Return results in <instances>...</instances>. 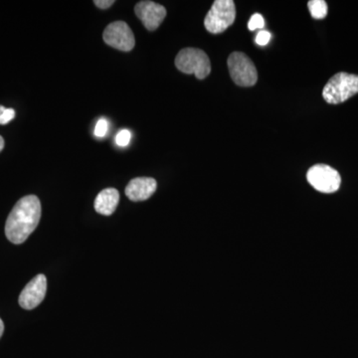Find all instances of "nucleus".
I'll use <instances>...</instances> for the list:
<instances>
[{"label": "nucleus", "mask_w": 358, "mask_h": 358, "mask_svg": "<svg viewBox=\"0 0 358 358\" xmlns=\"http://www.w3.org/2000/svg\"><path fill=\"white\" fill-rule=\"evenodd\" d=\"M230 76L240 87H252L258 81V73L253 61L242 52L231 54L227 61Z\"/></svg>", "instance_id": "39448f33"}, {"label": "nucleus", "mask_w": 358, "mask_h": 358, "mask_svg": "<svg viewBox=\"0 0 358 358\" xmlns=\"http://www.w3.org/2000/svg\"><path fill=\"white\" fill-rule=\"evenodd\" d=\"M265 26V20L261 14L256 13L252 15L250 18L248 23V28L250 31H255L257 29H262Z\"/></svg>", "instance_id": "ddd939ff"}, {"label": "nucleus", "mask_w": 358, "mask_h": 358, "mask_svg": "<svg viewBox=\"0 0 358 358\" xmlns=\"http://www.w3.org/2000/svg\"><path fill=\"white\" fill-rule=\"evenodd\" d=\"M41 203L35 195H27L13 207L6 224L7 239L13 244H22L38 226Z\"/></svg>", "instance_id": "f257e3e1"}, {"label": "nucleus", "mask_w": 358, "mask_h": 358, "mask_svg": "<svg viewBox=\"0 0 358 358\" xmlns=\"http://www.w3.org/2000/svg\"><path fill=\"white\" fill-rule=\"evenodd\" d=\"M308 9H310V15L315 20H324L327 17V4L324 0H310L308 3Z\"/></svg>", "instance_id": "f8f14e48"}, {"label": "nucleus", "mask_w": 358, "mask_h": 358, "mask_svg": "<svg viewBox=\"0 0 358 358\" xmlns=\"http://www.w3.org/2000/svg\"><path fill=\"white\" fill-rule=\"evenodd\" d=\"M120 201V193L115 188H106L99 193L94 203L95 210L102 215L110 216L117 209Z\"/></svg>", "instance_id": "9b49d317"}, {"label": "nucleus", "mask_w": 358, "mask_h": 358, "mask_svg": "<svg viewBox=\"0 0 358 358\" xmlns=\"http://www.w3.org/2000/svg\"><path fill=\"white\" fill-rule=\"evenodd\" d=\"M3 331H4L3 322H2V320L0 319V338H1L2 334H3Z\"/></svg>", "instance_id": "6ab92c4d"}, {"label": "nucleus", "mask_w": 358, "mask_h": 358, "mask_svg": "<svg viewBox=\"0 0 358 358\" xmlns=\"http://www.w3.org/2000/svg\"><path fill=\"white\" fill-rule=\"evenodd\" d=\"M47 292V279L44 275H37L26 285L20 296V305L25 310L38 307L44 300Z\"/></svg>", "instance_id": "6e6552de"}, {"label": "nucleus", "mask_w": 358, "mask_h": 358, "mask_svg": "<svg viewBox=\"0 0 358 358\" xmlns=\"http://www.w3.org/2000/svg\"><path fill=\"white\" fill-rule=\"evenodd\" d=\"M15 117V110L13 109H6L0 115V124H6L9 122L13 121Z\"/></svg>", "instance_id": "f3484780"}, {"label": "nucleus", "mask_w": 358, "mask_h": 358, "mask_svg": "<svg viewBox=\"0 0 358 358\" xmlns=\"http://www.w3.org/2000/svg\"><path fill=\"white\" fill-rule=\"evenodd\" d=\"M131 140V134L128 129H122L115 136V143L121 148L128 147Z\"/></svg>", "instance_id": "4468645a"}, {"label": "nucleus", "mask_w": 358, "mask_h": 358, "mask_svg": "<svg viewBox=\"0 0 358 358\" xmlns=\"http://www.w3.org/2000/svg\"><path fill=\"white\" fill-rule=\"evenodd\" d=\"M358 94V75L338 73L329 79L324 90L322 96L327 103L338 105Z\"/></svg>", "instance_id": "f03ea898"}, {"label": "nucleus", "mask_w": 358, "mask_h": 358, "mask_svg": "<svg viewBox=\"0 0 358 358\" xmlns=\"http://www.w3.org/2000/svg\"><path fill=\"white\" fill-rule=\"evenodd\" d=\"M236 7L233 0H216L204 20L205 28L212 34H220L234 23Z\"/></svg>", "instance_id": "7ed1b4c3"}, {"label": "nucleus", "mask_w": 358, "mask_h": 358, "mask_svg": "<svg viewBox=\"0 0 358 358\" xmlns=\"http://www.w3.org/2000/svg\"><path fill=\"white\" fill-rule=\"evenodd\" d=\"M176 68L185 74H194L199 80L209 76L210 60L204 51L197 48L182 49L176 58Z\"/></svg>", "instance_id": "20e7f679"}, {"label": "nucleus", "mask_w": 358, "mask_h": 358, "mask_svg": "<svg viewBox=\"0 0 358 358\" xmlns=\"http://www.w3.org/2000/svg\"><path fill=\"white\" fill-rule=\"evenodd\" d=\"M108 129H109V122L102 117V119L96 122L95 129H94V134H95L96 138H103L107 134Z\"/></svg>", "instance_id": "2eb2a0df"}, {"label": "nucleus", "mask_w": 358, "mask_h": 358, "mask_svg": "<svg viewBox=\"0 0 358 358\" xmlns=\"http://www.w3.org/2000/svg\"><path fill=\"white\" fill-rule=\"evenodd\" d=\"M4 148V140L3 138H2L1 136H0V152H1L2 150H3Z\"/></svg>", "instance_id": "aec40b11"}, {"label": "nucleus", "mask_w": 358, "mask_h": 358, "mask_svg": "<svg viewBox=\"0 0 358 358\" xmlns=\"http://www.w3.org/2000/svg\"><path fill=\"white\" fill-rule=\"evenodd\" d=\"M103 38L109 46L124 52L133 50L136 45L134 33L124 21H115L108 25Z\"/></svg>", "instance_id": "0eeeda50"}, {"label": "nucleus", "mask_w": 358, "mask_h": 358, "mask_svg": "<svg viewBox=\"0 0 358 358\" xmlns=\"http://www.w3.org/2000/svg\"><path fill=\"white\" fill-rule=\"evenodd\" d=\"M95 6L101 9H107L115 3L114 0H96L94 1Z\"/></svg>", "instance_id": "a211bd4d"}, {"label": "nucleus", "mask_w": 358, "mask_h": 358, "mask_svg": "<svg viewBox=\"0 0 358 358\" xmlns=\"http://www.w3.org/2000/svg\"><path fill=\"white\" fill-rule=\"evenodd\" d=\"M307 179L315 190L322 193L338 192L341 183V178L338 171L327 164H315L310 167L307 173Z\"/></svg>", "instance_id": "423d86ee"}, {"label": "nucleus", "mask_w": 358, "mask_h": 358, "mask_svg": "<svg viewBox=\"0 0 358 358\" xmlns=\"http://www.w3.org/2000/svg\"><path fill=\"white\" fill-rule=\"evenodd\" d=\"M134 13L150 31H155L166 17V9L154 1H140L134 7Z\"/></svg>", "instance_id": "1a4fd4ad"}, {"label": "nucleus", "mask_w": 358, "mask_h": 358, "mask_svg": "<svg viewBox=\"0 0 358 358\" xmlns=\"http://www.w3.org/2000/svg\"><path fill=\"white\" fill-rule=\"evenodd\" d=\"M157 183L152 178H138L131 179L126 187V195L134 202L145 201L154 195Z\"/></svg>", "instance_id": "9d476101"}, {"label": "nucleus", "mask_w": 358, "mask_h": 358, "mask_svg": "<svg viewBox=\"0 0 358 358\" xmlns=\"http://www.w3.org/2000/svg\"><path fill=\"white\" fill-rule=\"evenodd\" d=\"M271 37H272V35H271L270 32L266 31V30H261V31L257 34L255 39L256 43L260 45V46H266V45L270 42Z\"/></svg>", "instance_id": "dca6fc26"}, {"label": "nucleus", "mask_w": 358, "mask_h": 358, "mask_svg": "<svg viewBox=\"0 0 358 358\" xmlns=\"http://www.w3.org/2000/svg\"><path fill=\"white\" fill-rule=\"evenodd\" d=\"M6 109V108H4L3 106H0V115H1L2 113H3Z\"/></svg>", "instance_id": "412c9836"}]
</instances>
